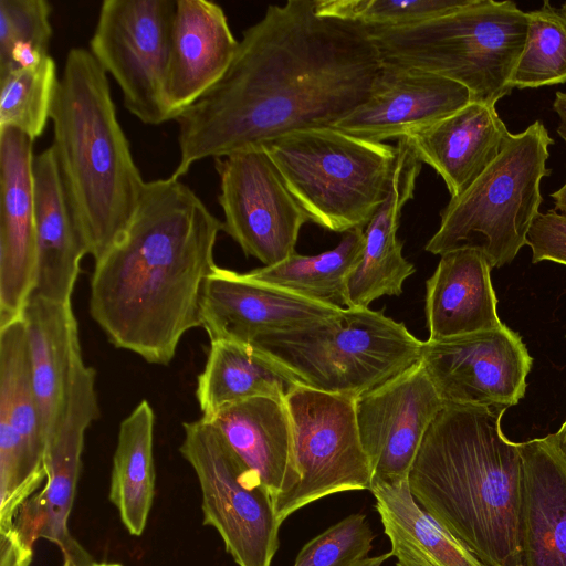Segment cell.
<instances>
[{
    "label": "cell",
    "instance_id": "obj_1",
    "mask_svg": "<svg viewBox=\"0 0 566 566\" xmlns=\"http://www.w3.org/2000/svg\"><path fill=\"white\" fill-rule=\"evenodd\" d=\"M242 35L222 78L176 119L174 178L206 158L333 127L366 101L382 65L367 28L318 14L316 0L271 4Z\"/></svg>",
    "mask_w": 566,
    "mask_h": 566
},
{
    "label": "cell",
    "instance_id": "obj_2",
    "mask_svg": "<svg viewBox=\"0 0 566 566\" xmlns=\"http://www.w3.org/2000/svg\"><path fill=\"white\" fill-rule=\"evenodd\" d=\"M223 231L180 179L146 181L119 239L95 261L90 313L117 348L168 365L182 336L200 327V295L217 266Z\"/></svg>",
    "mask_w": 566,
    "mask_h": 566
},
{
    "label": "cell",
    "instance_id": "obj_3",
    "mask_svg": "<svg viewBox=\"0 0 566 566\" xmlns=\"http://www.w3.org/2000/svg\"><path fill=\"white\" fill-rule=\"evenodd\" d=\"M505 410L446 403L408 474L421 509L483 566H523V462L502 431Z\"/></svg>",
    "mask_w": 566,
    "mask_h": 566
},
{
    "label": "cell",
    "instance_id": "obj_4",
    "mask_svg": "<svg viewBox=\"0 0 566 566\" xmlns=\"http://www.w3.org/2000/svg\"><path fill=\"white\" fill-rule=\"evenodd\" d=\"M51 120L52 146L96 261L130 223L146 181L117 118L107 74L90 50L69 51Z\"/></svg>",
    "mask_w": 566,
    "mask_h": 566
},
{
    "label": "cell",
    "instance_id": "obj_5",
    "mask_svg": "<svg viewBox=\"0 0 566 566\" xmlns=\"http://www.w3.org/2000/svg\"><path fill=\"white\" fill-rule=\"evenodd\" d=\"M527 24V12L513 1L472 0L420 24L367 29L384 64L454 81L469 90L471 102L495 106L513 91Z\"/></svg>",
    "mask_w": 566,
    "mask_h": 566
},
{
    "label": "cell",
    "instance_id": "obj_6",
    "mask_svg": "<svg viewBox=\"0 0 566 566\" xmlns=\"http://www.w3.org/2000/svg\"><path fill=\"white\" fill-rule=\"evenodd\" d=\"M252 345L301 385L356 399L418 364L423 342L381 312L344 307L318 323L265 335Z\"/></svg>",
    "mask_w": 566,
    "mask_h": 566
},
{
    "label": "cell",
    "instance_id": "obj_7",
    "mask_svg": "<svg viewBox=\"0 0 566 566\" xmlns=\"http://www.w3.org/2000/svg\"><path fill=\"white\" fill-rule=\"evenodd\" d=\"M262 146L308 220L328 231L364 229L389 192L396 146L334 127L301 129Z\"/></svg>",
    "mask_w": 566,
    "mask_h": 566
},
{
    "label": "cell",
    "instance_id": "obj_8",
    "mask_svg": "<svg viewBox=\"0 0 566 566\" xmlns=\"http://www.w3.org/2000/svg\"><path fill=\"white\" fill-rule=\"evenodd\" d=\"M554 139L541 120L509 133L494 161L440 212V226L426 251L443 254L468 245L480 250L491 268L510 264L526 245L543 202L541 182Z\"/></svg>",
    "mask_w": 566,
    "mask_h": 566
},
{
    "label": "cell",
    "instance_id": "obj_9",
    "mask_svg": "<svg viewBox=\"0 0 566 566\" xmlns=\"http://www.w3.org/2000/svg\"><path fill=\"white\" fill-rule=\"evenodd\" d=\"M182 427L179 451L199 481L203 525L216 528L238 566H271L282 525L273 497L206 419Z\"/></svg>",
    "mask_w": 566,
    "mask_h": 566
},
{
    "label": "cell",
    "instance_id": "obj_10",
    "mask_svg": "<svg viewBox=\"0 0 566 566\" xmlns=\"http://www.w3.org/2000/svg\"><path fill=\"white\" fill-rule=\"evenodd\" d=\"M355 400L301 384L285 397L298 482L275 509L281 524L328 495L370 491L373 470L360 440Z\"/></svg>",
    "mask_w": 566,
    "mask_h": 566
},
{
    "label": "cell",
    "instance_id": "obj_11",
    "mask_svg": "<svg viewBox=\"0 0 566 566\" xmlns=\"http://www.w3.org/2000/svg\"><path fill=\"white\" fill-rule=\"evenodd\" d=\"M176 1L105 0L90 52L118 84L127 111L146 125L174 119L166 103Z\"/></svg>",
    "mask_w": 566,
    "mask_h": 566
},
{
    "label": "cell",
    "instance_id": "obj_12",
    "mask_svg": "<svg viewBox=\"0 0 566 566\" xmlns=\"http://www.w3.org/2000/svg\"><path fill=\"white\" fill-rule=\"evenodd\" d=\"M223 231L264 266L293 253L308 220L263 146H251L214 159Z\"/></svg>",
    "mask_w": 566,
    "mask_h": 566
},
{
    "label": "cell",
    "instance_id": "obj_13",
    "mask_svg": "<svg viewBox=\"0 0 566 566\" xmlns=\"http://www.w3.org/2000/svg\"><path fill=\"white\" fill-rule=\"evenodd\" d=\"M45 446L20 317L0 327V528L46 479Z\"/></svg>",
    "mask_w": 566,
    "mask_h": 566
},
{
    "label": "cell",
    "instance_id": "obj_14",
    "mask_svg": "<svg viewBox=\"0 0 566 566\" xmlns=\"http://www.w3.org/2000/svg\"><path fill=\"white\" fill-rule=\"evenodd\" d=\"M420 363L444 403L507 409L524 397L533 358L521 336L503 324L426 340Z\"/></svg>",
    "mask_w": 566,
    "mask_h": 566
},
{
    "label": "cell",
    "instance_id": "obj_15",
    "mask_svg": "<svg viewBox=\"0 0 566 566\" xmlns=\"http://www.w3.org/2000/svg\"><path fill=\"white\" fill-rule=\"evenodd\" d=\"M96 373L85 367L78 376L67 412L44 453L45 484L18 510L14 527L22 541L33 547L39 538L54 543L69 566H93L87 552L71 535L67 522L81 472L85 431L98 418Z\"/></svg>",
    "mask_w": 566,
    "mask_h": 566
},
{
    "label": "cell",
    "instance_id": "obj_16",
    "mask_svg": "<svg viewBox=\"0 0 566 566\" xmlns=\"http://www.w3.org/2000/svg\"><path fill=\"white\" fill-rule=\"evenodd\" d=\"M444 405L420 361L356 398V419L373 481H408L421 442Z\"/></svg>",
    "mask_w": 566,
    "mask_h": 566
},
{
    "label": "cell",
    "instance_id": "obj_17",
    "mask_svg": "<svg viewBox=\"0 0 566 566\" xmlns=\"http://www.w3.org/2000/svg\"><path fill=\"white\" fill-rule=\"evenodd\" d=\"M342 307L321 303L216 266L200 295V327L210 340L252 344L275 333L300 329L339 313Z\"/></svg>",
    "mask_w": 566,
    "mask_h": 566
},
{
    "label": "cell",
    "instance_id": "obj_18",
    "mask_svg": "<svg viewBox=\"0 0 566 566\" xmlns=\"http://www.w3.org/2000/svg\"><path fill=\"white\" fill-rule=\"evenodd\" d=\"M33 143L0 128V327L22 317L35 285Z\"/></svg>",
    "mask_w": 566,
    "mask_h": 566
},
{
    "label": "cell",
    "instance_id": "obj_19",
    "mask_svg": "<svg viewBox=\"0 0 566 566\" xmlns=\"http://www.w3.org/2000/svg\"><path fill=\"white\" fill-rule=\"evenodd\" d=\"M470 102L469 90L454 81L382 63L366 101L333 127L384 143L408 136Z\"/></svg>",
    "mask_w": 566,
    "mask_h": 566
},
{
    "label": "cell",
    "instance_id": "obj_20",
    "mask_svg": "<svg viewBox=\"0 0 566 566\" xmlns=\"http://www.w3.org/2000/svg\"><path fill=\"white\" fill-rule=\"evenodd\" d=\"M33 187L36 279L31 295L69 303L90 250L52 145L34 156Z\"/></svg>",
    "mask_w": 566,
    "mask_h": 566
},
{
    "label": "cell",
    "instance_id": "obj_21",
    "mask_svg": "<svg viewBox=\"0 0 566 566\" xmlns=\"http://www.w3.org/2000/svg\"><path fill=\"white\" fill-rule=\"evenodd\" d=\"M238 48L218 3L176 1L166 82V103L174 119L222 78Z\"/></svg>",
    "mask_w": 566,
    "mask_h": 566
},
{
    "label": "cell",
    "instance_id": "obj_22",
    "mask_svg": "<svg viewBox=\"0 0 566 566\" xmlns=\"http://www.w3.org/2000/svg\"><path fill=\"white\" fill-rule=\"evenodd\" d=\"M397 140L389 192L366 226L361 254L346 280V307L368 308L381 296H399L405 281L415 273L413 264L402 255L397 231L402 208L413 197L422 163L407 137Z\"/></svg>",
    "mask_w": 566,
    "mask_h": 566
},
{
    "label": "cell",
    "instance_id": "obj_23",
    "mask_svg": "<svg viewBox=\"0 0 566 566\" xmlns=\"http://www.w3.org/2000/svg\"><path fill=\"white\" fill-rule=\"evenodd\" d=\"M32 382L45 442L62 423L73 387L86 367L72 302L57 303L31 295L22 313Z\"/></svg>",
    "mask_w": 566,
    "mask_h": 566
},
{
    "label": "cell",
    "instance_id": "obj_24",
    "mask_svg": "<svg viewBox=\"0 0 566 566\" xmlns=\"http://www.w3.org/2000/svg\"><path fill=\"white\" fill-rule=\"evenodd\" d=\"M269 491L275 509L298 482L293 432L283 398L256 397L205 418Z\"/></svg>",
    "mask_w": 566,
    "mask_h": 566
},
{
    "label": "cell",
    "instance_id": "obj_25",
    "mask_svg": "<svg viewBox=\"0 0 566 566\" xmlns=\"http://www.w3.org/2000/svg\"><path fill=\"white\" fill-rule=\"evenodd\" d=\"M509 133L494 105L470 102L405 137L455 198L494 161Z\"/></svg>",
    "mask_w": 566,
    "mask_h": 566
},
{
    "label": "cell",
    "instance_id": "obj_26",
    "mask_svg": "<svg viewBox=\"0 0 566 566\" xmlns=\"http://www.w3.org/2000/svg\"><path fill=\"white\" fill-rule=\"evenodd\" d=\"M426 282L427 340L436 342L501 327L491 265L484 254L463 245L440 255Z\"/></svg>",
    "mask_w": 566,
    "mask_h": 566
},
{
    "label": "cell",
    "instance_id": "obj_27",
    "mask_svg": "<svg viewBox=\"0 0 566 566\" xmlns=\"http://www.w3.org/2000/svg\"><path fill=\"white\" fill-rule=\"evenodd\" d=\"M518 447L523 566H566V463L548 436Z\"/></svg>",
    "mask_w": 566,
    "mask_h": 566
},
{
    "label": "cell",
    "instance_id": "obj_28",
    "mask_svg": "<svg viewBox=\"0 0 566 566\" xmlns=\"http://www.w3.org/2000/svg\"><path fill=\"white\" fill-rule=\"evenodd\" d=\"M370 492L396 566H483L415 500L408 481H373Z\"/></svg>",
    "mask_w": 566,
    "mask_h": 566
},
{
    "label": "cell",
    "instance_id": "obj_29",
    "mask_svg": "<svg viewBox=\"0 0 566 566\" xmlns=\"http://www.w3.org/2000/svg\"><path fill=\"white\" fill-rule=\"evenodd\" d=\"M300 382L252 344L210 340L203 370L198 375L196 397L202 417L256 397L287 396Z\"/></svg>",
    "mask_w": 566,
    "mask_h": 566
},
{
    "label": "cell",
    "instance_id": "obj_30",
    "mask_svg": "<svg viewBox=\"0 0 566 566\" xmlns=\"http://www.w3.org/2000/svg\"><path fill=\"white\" fill-rule=\"evenodd\" d=\"M155 413L142 400L120 422L113 458L109 500L128 533L143 534L155 492Z\"/></svg>",
    "mask_w": 566,
    "mask_h": 566
},
{
    "label": "cell",
    "instance_id": "obj_31",
    "mask_svg": "<svg viewBox=\"0 0 566 566\" xmlns=\"http://www.w3.org/2000/svg\"><path fill=\"white\" fill-rule=\"evenodd\" d=\"M364 241V229L350 230L332 250L315 255L295 252L280 263L248 274L308 300L344 308L346 280L359 260Z\"/></svg>",
    "mask_w": 566,
    "mask_h": 566
},
{
    "label": "cell",
    "instance_id": "obj_32",
    "mask_svg": "<svg viewBox=\"0 0 566 566\" xmlns=\"http://www.w3.org/2000/svg\"><path fill=\"white\" fill-rule=\"evenodd\" d=\"M526 40L511 77V87L537 88L566 83V2L548 0L527 12Z\"/></svg>",
    "mask_w": 566,
    "mask_h": 566
},
{
    "label": "cell",
    "instance_id": "obj_33",
    "mask_svg": "<svg viewBox=\"0 0 566 566\" xmlns=\"http://www.w3.org/2000/svg\"><path fill=\"white\" fill-rule=\"evenodd\" d=\"M59 77L51 55L0 75V128L39 138L51 119Z\"/></svg>",
    "mask_w": 566,
    "mask_h": 566
},
{
    "label": "cell",
    "instance_id": "obj_34",
    "mask_svg": "<svg viewBox=\"0 0 566 566\" xmlns=\"http://www.w3.org/2000/svg\"><path fill=\"white\" fill-rule=\"evenodd\" d=\"M51 12L45 0H0V75L50 55Z\"/></svg>",
    "mask_w": 566,
    "mask_h": 566
},
{
    "label": "cell",
    "instance_id": "obj_35",
    "mask_svg": "<svg viewBox=\"0 0 566 566\" xmlns=\"http://www.w3.org/2000/svg\"><path fill=\"white\" fill-rule=\"evenodd\" d=\"M472 0H316V11L368 29L420 24L458 11Z\"/></svg>",
    "mask_w": 566,
    "mask_h": 566
},
{
    "label": "cell",
    "instance_id": "obj_36",
    "mask_svg": "<svg viewBox=\"0 0 566 566\" xmlns=\"http://www.w3.org/2000/svg\"><path fill=\"white\" fill-rule=\"evenodd\" d=\"M374 538L367 516L353 513L308 541L293 566H353L367 557Z\"/></svg>",
    "mask_w": 566,
    "mask_h": 566
},
{
    "label": "cell",
    "instance_id": "obj_37",
    "mask_svg": "<svg viewBox=\"0 0 566 566\" xmlns=\"http://www.w3.org/2000/svg\"><path fill=\"white\" fill-rule=\"evenodd\" d=\"M532 262L551 261L566 265V217L551 209L539 212L527 234Z\"/></svg>",
    "mask_w": 566,
    "mask_h": 566
},
{
    "label": "cell",
    "instance_id": "obj_38",
    "mask_svg": "<svg viewBox=\"0 0 566 566\" xmlns=\"http://www.w3.org/2000/svg\"><path fill=\"white\" fill-rule=\"evenodd\" d=\"M32 560V547L27 545L14 524L0 530V566H29Z\"/></svg>",
    "mask_w": 566,
    "mask_h": 566
},
{
    "label": "cell",
    "instance_id": "obj_39",
    "mask_svg": "<svg viewBox=\"0 0 566 566\" xmlns=\"http://www.w3.org/2000/svg\"><path fill=\"white\" fill-rule=\"evenodd\" d=\"M553 109L558 115L557 134L566 144V93L557 91L553 102Z\"/></svg>",
    "mask_w": 566,
    "mask_h": 566
},
{
    "label": "cell",
    "instance_id": "obj_40",
    "mask_svg": "<svg viewBox=\"0 0 566 566\" xmlns=\"http://www.w3.org/2000/svg\"><path fill=\"white\" fill-rule=\"evenodd\" d=\"M548 437L559 453L560 458L566 463V419L559 430L555 433L548 434Z\"/></svg>",
    "mask_w": 566,
    "mask_h": 566
},
{
    "label": "cell",
    "instance_id": "obj_41",
    "mask_svg": "<svg viewBox=\"0 0 566 566\" xmlns=\"http://www.w3.org/2000/svg\"><path fill=\"white\" fill-rule=\"evenodd\" d=\"M555 210L566 217V182L556 191L551 193Z\"/></svg>",
    "mask_w": 566,
    "mask_h": 566
},
{
    "label": "cell",
    "instance_id": "obj_42",
    "mask_svg": "<svg viewBox=\"0 0 566 566\" xmlns=\"http://www.w3.org/2000/svg\"><path fill=\"white\" fill-rule=\"evenodd\" d=\"M390 557H392V555L389 552L378 556L366 557L353 566H381Z\"/></svg>",
    "mask_w": 566,
    "mask_h": 566
},
{
    "label": "cell",
    "instance_id": "obj_43",
    "mask_svg": "<svg viewBox=\"0 0 566 566\" xmlns=\"http://www.w3.org/2000/svg\"><path fill=\"white\" fill-rule=\"evenodd\" d=\"M93 566H122L119 564H106V563H101V564H95Z\"/></svg>",
    "mask_w": 566,
    "mask_h": 566
},
{
    "label": "cell",
    "instance_id": "obj_44",
    "mask_svg": "<svg viewBox=\"0 0 566 566\" xmlns=\"http://www.w3.org/2000/svg\"><path fill=\"white\" fill-rule=\"evenodd\" d=\"M63 566H69L67 564L63 563Z\"/></svg>",
    "mask_w": 566,
    "mask_h": 566
},
{
    "label": "cell",
    "instance_id": "obj_45",
    "mask_svg": "<svg viewBox=\"0 0 566 566\" xmlns=\"http://www.w3.org/2000/svg\"><path fill=\"white\" fill-rule=\"evenodd\" d=\"M566 182V181H565Z\"/></svg>",
    "mask_w": 566,
    "mask_h": 566
}]
</instances>
